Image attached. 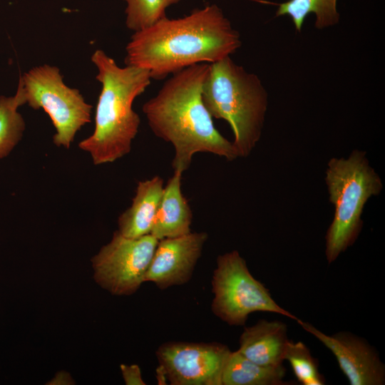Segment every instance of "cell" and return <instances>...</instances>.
<instances>
[{
  "mask_svg": "<svg viewBox=\"0 0 385 385\" xmlns=\"http://www.w3.org/2000/svg\"><path fill=\"white\" fill-rule=\"evenodd\" d=\"M163 189L159 175L138 183L130 207L118 219V231L122 235L138 238L150 234Z\"/></svg>",
  "mask_w": 385,
  "mask_h": 385,
  "instance_id": "cell-14",
  "label": "cell"
},
{
  "mask_svg": "<svg viewBox=\"0 0 385 385\" xmlns=\"http://www.w3.org/2000/svg\"><path fill=\"white\" fill-rule=\"evenodd\" d=\"M201 96L211 117L230 125L239 157L249 155L260 138L268 106L258 76L227 56L209 63Z\"/></svg>",
  "mask_w": 385,
  "mask_h": 385,
  "instance_id": "cell-4",
  "label": "cell"
},
{
  "mask_svg": "<svg viewBox=\"0 0 385 385\" xmlns=\"http://www.w3.org/2000/svg\"><path fill=\"white\" fill-rule=\"evenodd\" d=\"M126 2V26L135 31L144 29L166 16L167 8L181 0H123Z\"/></svg>",
  "mask_w": 385,
  "mask_h": 385,
  "instance_id": "cell-19",
  "label": "cell"
},
{
  "mask_svg": "<svg viewBox=\"0 0 385 385\" xmlns=\"http://www.w3.org/2000/svg\"><path fill=\"white\" fill-rule=\"evenodd\" d=\"M208 68L209 63H201L172 74L143 106L152 132L174 148V170H188L197 153H212L227 160L239 157L232 142L215 127L202 102V86Z\"/></svg>",
  "mask_w": 385,
  "mask_h": 385,
  "instance_id": "cell-2",
  "label": "cell"
},
{
  "mask_svg": "<svg viewBox=\"0 0 385 385\" xmlns=\"http://www.w3.org/2000/svg\"><path fill=\"white\" fill-rule=\"evenodd\" d=\"M97 67L96 78L101 83L91 135L78 143L90 153L94 165L113 163L130 153L140 119L133 103L149 86L146 69L133 66L120 67L114 59L98 49L91 56Z\"/></svg>",
  "mask_w": 385,
  "mask_h": 385,
  "instance_id": "cell-3",
  "label": "cell"
},
{
  "mask_svg": "<svg viewBox=\"0 0 385 385\" xmlns=\"http://www.w3.org/2000/svg\"><path fill=\"white\" fill-rule=\"evenodd\" d=\"M158 240L148 234L129 238L115 231L91 259L95 281L114 295H130L145 282Z\"/></svg>",
  "mask_w": 385,
  "mask_h": 385,
  "instance_id": "cell-8",
  "label": "cell"
},
{
  "mask_svg": "<svg viewBox=\"0 0 385 385\" xmlns=\"http://www.w3.org/2000/svg\"><path fill=\"white\" fill-rule=\"evenodd\" d=\"M297 322L332 352L351 385L385 384V365L366 339L345 331L328 335L310 323Z\"/></svg>",
  "mask_w": 385,
  "mask_h": 385,
  "instance_id": "cell-10",
  "label": "cell"
},
{
  "mask_svg": "<svg viewBox=\"0 0 385 385\" xmlns=\"http://www.w3.org/2000/svg\"><path fill=\"white\" fill-rule=\"evenodd\" d=\"M230 353L218 342H165L156 351L158 376H164L172 385H222Z\"/></svg>",
  "mask_w": 385,
  "mask_h": 385,
  "instance_id": "cell-9",
  "label": "cell"
},
{
  "mask_svg": "<svg viewBox=\"0 0 385 385\" xmlns=\"http://www.w3.org/2000/svg\"><path fill=\"white\" fill-rule=\"evenodd\" d=\"M120 369L125 384L128 385H145L142 379L140 367L137 364H121Z\"/></svg>",
  "mask_w": 385,
  "mask_h": 385,
  "instance_id": "cell-20",
  "label": "cell"
},
{
  "mask_svg": "<svg viewBox=\"0 0 385 385\" xmlns=\"http://www.w3.org/2000/svg\"><path fill=\"white\" fill-rule=\"evenodd\" d=\"M337 0H289L282 4H274L279 8L276 16L288 15L297 31H300L307 15H316L315 26L323 29L333 26L339 21L337 11Z\"/></svg>",
  "mask_w": 385,
  "mask_h": 385,
  "instance_id": "cell-16",
  "label": "cell"
},
{
  "mask_svg": "<svg viewBox=\"0 0 385 385\" xmlns=\"http://www.w3.org/2000/svg\"><path fill=\"white\" fill-rule=\"evenodd\" d=\"M325 182L334 206V218L325 236V255L331 264L358 238L364 207L371 196L381 192L383 184L366 153L357 150L348 158L330 159Z\"/></svg>",
  "mask_w": 385,
  "mask_h": 385,
  "instance_id": "cell-5",
  "label": "cell"
},
{
  "mask_svg": "<svg viewBox=\"0 0 385 385\" xmlns=\"http://www.w3.org/2000/svg\"><path fill=\"white\" fill-rule=\"evenodd\" d=\"M212 279L214 298L211 309L215 316L230 326H243L249 314L267 312L299 321L280 307L265 286L255 279L239 252L219 255Z\"/></svg>",
  "mask_w": 385,
  "mask_h": 385,
  "instance_id": "cell-6",
  "label": "cell"
},
{
  "mask_svg": "<svg viewBox=\"0 0 385 385\" xmlns=\"http://www.w3.org/2000/svg\"><path fill=\"white\" fill-rule=\"evenodd\" d=\"M286 369L279 366L258 364L237 350L230 353L222 374V385H287Z\"/></svg>",
  "mask_w": 385,
  "mask_h": 385,
  "instance_id": "cell-15",
  "label": "cell"
},
{
  "mask_svg": "<svg viewBox=\"0 0 385 385\" xmlns=\"http://www.w3.org/2000/svg\"><path fill=\"white\" fill-rule=\"evenodd\" d=\"M207 237L205 232H190L158 240L145 282H153L160 289L187 283Z\"/></svg>",
  "mask_w": 385,
  "mask_h": 385,
  "instance_id": "cell-11",
  "label": "cell"
},
{
  "mask_svg": "<svg viewBox=\"0 0 385 385\" xmlns=\"http://www.w3.org/2000/svg\"><path fill=\"white\" fill-rule=\"evenodd\" d=\"M24 104L19 88L14 96H0V159L6 157L22 138L25 122L17 110Z\"/></svg>",
  "mask_w": 385,
  "mask_h": 385,
  "instance_id": "cell-17",
  "label": "cell"
},
{
  "mask_svg": "<svg viewBox=\"0 0 385 385\" xmlns=\"http://www.w3.org/2000/svg\"><path fill=\"white\" fill-rule=\"evenodd\" d=\"M297 381L303 385H324V377L319 371V363L309 349L302 342L289 340L284 354Z\"/></svg>",
  "mask_w": 385,
  "mask_h": 385,
  "instance_id": "cell-18",
  "label": "cell"
},
{
  "mask_svg": "<svg viewBox=\"0 0 385 385\" xmlns=\"http://www.w3.org/2000/svg\"><path fill=\"white\" fill-rule=\"evenodd\" d=\"M18 88L25 103L43 108L49 115L56 133L53 143L69 148L76 133L91 122L92 106L79 91L67 86L58 68L50 65L34 67L19 78Z\"/></svg>",
  "mask_w": 385,
  "mask_h": 385,
  "instance_id": "cell-7",
  "label": "cell"
},
{
  "mask_svg": "<svg viewBox=\"0 0 385 385\" xmlns=\"http://www.w3.org/2000/svg\"><path fill=\"white\" fill-rule=\"evenodd\" d=\"M183 173L174 170L164 187L163 195L150 231L158 240L191 232L192 212L181 190Z\"/></svg>",
  "mask_w": 385,
  "mask_h": 385,
  "instance_id": "cell-13",
  "label": "cell"
},
{
  "mask_svg": "<svg viewBox=\"0 0 385 385\" xmlns=\"http://www.w3.org/2000/svg\"><path fill=\"white\" fill-rule=\"evenodd\" d=\"M288 342L286 324L262 319L251 327H245L237 351L258 364L279 366L284 361Z\"/></svg>",
  "mask_w": 385,
  "mask_h": 385,
  "instance_id": "cell-12",
  "label": "cell"
},
{
  "mask_svg": "<svg viewBox=\"0 0 385 385\" xmlns=\"http://www.w3.org/2000/svg\"><path fill=\"white\" fill-rule=\"evenodd\" d=\"M241 44L239 32L221 9L212 4L183 18L165 16L135 31L125 48V63L162 80L192 65L230 56Z\"/></svg>",
  "mask_w": 385,
  "mask_h": 385,
  "instance_id": "cell-1",
  "label": "cell"
}]
</instances>
